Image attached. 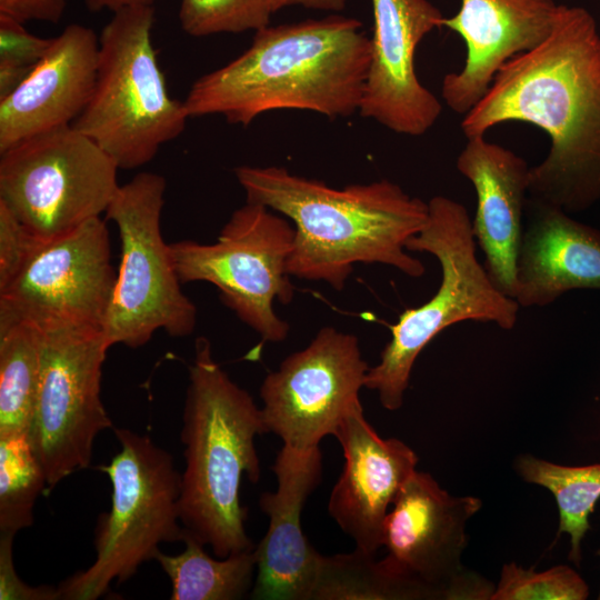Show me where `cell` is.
Instances as JSON below:
<instances>
[{
  "label": "cell",
  "mask_w": 600,
  "mask_h": 600,
  "mask_svg": "<svg viewBox=\"0 0 600 600\" xmlns=\"http://www.w3.org/2000/svg\"><path fill=\"white\" fill-rule=\"evenodd\" d=\"M519 121L543 130L529 197L568 213L600 200V34L583 8L559 4L549 36L507 61L461 122L467 138Z\"/></svg>",
  "instance_id": "obj_1"
},
{
  "label": "cell",
  "mask_w": 600,
  "mask_h": 600,
  "mask_svg": "<svg viewBox=\"0 0 600 600\" xmlns=\"http://www.w3.org/2000/svg\"><path fill=\"white\" fill-rule=\"evenodd\" d=\"M370 46L362 23L342 16L267 26L242 54L199 77L183 102L190 117L220 114L241 126L277 110L350 117L359 111Z\"/></svg>",
  "instance_id": "obj_2"
},
{
  "label": "cell",
  "mask_w": 600,
  "mask_h": 600,
  "mask_svg": "<svg viewBox=\"0 0 600 600\" xmlns=\"http://www.w3.org/2000/svg\"><path fill=\"white\" fill-rule=\"evenodd\" d=\"M234 174L248 202L292 221L290 276L341 291L359 262L390 266L411 278L426 273L407 242L426 224L428 202L399 184L383 179L337 189L277 166H240Z\"/></svg>",
  "instance_id": "obj_3"
},
{
  "label": "cell",
  "mask_w": 600,
  "mask_h": 600,
  "mask_svg": "<svg viewBox=\"0 0 600 600\" xmlns=\"http://www.w3.org/2000/svg\"><path fill=\"white\" fill-rule=\"evenodd\" d=\"M264 433L261 408L214 361L210 341L199 337L182 417L180 517L184 529L218 558L256 548L247 536L248 509L239 492L243 474L252 483L260 479L254 439Z\"/></svg>",
  "instance_id": "obj_4"
},
{
  "label": "cell",
  "mask_w": 600,
  "mask_h": 600,
  "mask_svg": "<svg viewBox=\"0 0 600 600\" xmlns=\"http://www.w3.org/2000/svg\"><path fill=\"white\" fill-rule=\"evenodd\" d=\"M423 228L407 242V250L433 256L441 281L423 304L406 309L390 326L391 338L370 367L364 387L377 392L382 407H402L413 364L420 352L444 329L463 321L491 322L513 329L520 306L503 293L477 257L472 220L466 207L448 197L428 201Z\"/></svg>",
  "instance_id": "obj_5"
},
{
  "label": "cell",
  "mask_w": 600,
  "mask_h": 600,
  "mask_svg": "<svg viewBox=\"0 0 600 600\" xmlns=\"http://www.w3.org/2000/svg\"><path fill=\"white\" fill-rule=\"evenodd\" d=\"M153 6L113 13L99 37L91 98L72 127L92 139L119 169L151 161L190 118L184 102L170 97L151 41Z\"/></svg>",
  "instance_id": "obj_6"
},
{
  "label": "cell",
  "mask_w": 600,
  "mask_h": 600,
  "mask_svg": "<svg viewBox=\"0 0 600 600\" xmlns=\"http://www.w3.org/2000/svg\"><path fill=\"white\" fill-rule=\"evenodd\" d=\"M114 433L120 449L98 467L108 474L112 494L96 527V560L59 584L60 599L96 600L112 581L121 583L154 560L162 542L183 539L181 473L172 456L146 434L123 428Z\"/></svg>",
  "instance_id": "obj_7"
},
{
  "label": "cell",
  "mask_w": 600,
  "mask_h": 600,
  "mask_svg": "<svg viewBox=\"0 0 600 600\" xmlns=\"http://www.w3.org/2000/svg\"><path fill=\"white\" fill-rule=\"evenodd\" d=\"M166 179L140 172L120 186L106 213L118 228L121 262L101 331L108 348L146 344L158 330L181 338L196 327L197 308L182 292L170 244L162 238Z\"/></svg>",
  "instance_id": "obj_8"
},
{
  "label": "cell",
  "mask_w": 600,
  "mask_h": 600,
  "mask_svg": "<svg viewBox=\"0 0 600 600\" xmlns=\"http://www.w3.org/2000/svg\"><path fill=\"white\" fill-rule=\"evenodd\" d=\"M294 233L286 217L246 201L214 243L183 240L170 244V250L181 283H212L222 302L263 341L280 342L288 337L289 324L273 303L293 299L288 260Z\"/></svg>",
  "instance_id": "obj_9"
},
{
  "label": "cell",
  "mask_w": 600,
  "mask_h": 600,
  "mask_svg": "<svg viewBox=\"0 0 600 600\" xmlns=\"http://www.w3.org/2000/svg\"><path fill=\"white\" fill-rule=\"evenodd\" d=\"M0 154V201L43 241L100 217L120 188L114 160L72 126Z\"/></svg>",
  "instance_id": "obj_10"
},
{
  "label": "cell",
  "mask_w": 600,
  "mask_h": 600,
  "mask_svg": "<svg viewBox=\"0 0 600 600\" xmlns=\"http://www.w3.org/2000/svg\"><path fill=\"white\" fill-rule=\"evenodd\" d=\"M40 332L39 383L28 437L47 486L52 488L88 468L97 436L112 428L101 400L102 366L109 348L98 328Z\"/></svg>",
  "instance_id": "obj_11"
},
{
  "label": "cell",
  "mask_w": 600,
  "mask_h": 600,
  "mask_svg": "<svg viewBox=\"0 0 600 600\" xmlns=\"http://www.w3.org/2000/svg\"><path fill=\"white\" fill-rule=\"evenodd\" d=\"M481 507L479 498L452 496L417 470L386 517L384 558L423 599L490 600L494 586L461 560L467 523Z\"/></svg>",
  "instance_id": "obj_12"
},
{
  "label": "cell",
  "mask_w": 600,
  "mask_h": 600,
  "mask_svg": "<svg viewBox=\"0 0 600 600\" xmlns=\"http://www.w3.org/2000/svg\"><path fill=\"white\" fill-rule=\"evenodd\" d=\"M116 278L107 224L92 218L42 241L16 279L0 290V330L19 323L40 330L101 329Z\"/></svg>",
  "instance_id": "obj_13"
},
{
  "label": "cell",
  "mask_w": 600,
  "mask_h": 600,
  "mask_svg": "<svg viewBox=\"0 0 600 600\" xmlns=\"http://www.w3.org/2000/svg\"><path fill=\"white\" fill-rule=\"evenodd\" d=\"M369 368L356 336L323 327L263 379L261 413L268 432L296 449L319 447L362 407L359 393Z\"/></svg>",
  "instance_id": "obj_14"
},
{
  "label": "cell",
  "mask_w": 600,
  "mask_h": 600,
  "mask_svg": "<svg viewBox=\"0 0 600 600\" xmlns=\"http://www.w3.org/2000/svg\"><path fill=\"white\" fill-rule=\"evenodd\" d=\"M373 34L359 113L407 136L426 133L441 113L439 99L419 80L416 51L444 17L428 0H371Z\"/></svg>",
  "instance_id": "obj_15"
},
{
  "label": "cell",
  "mask_w": 600,
  "mask_h": 600,
  "mask_svg": "<svg viewBox=\"0 0 600 600\" xmlns=\"http://www.w3.org/2000/svg\"><path fill=\"white\" fill-rule=\"evenodd\" d=\"M272 470L278 487L259 500L269 527L254 548L257 577L250 596L257 600H311L322 554L304 536L301 512L321 480V451L319 447L300 450L283 444Z\"/></svg>",
  "instance_id": "obj_16"
},
{
  "label": "cell",
  "mask_w": 600,
  "mask_h": 600,
  "mask_svg": "<svg viewBox=\"0 0 600 600\" xmlns=\"http://www.w3.org/2000/svg\"><path fill=\"white\" fill-rule=\"evenodd\" d=\"M334 437L343 450L344 467L328 511L356 549L376 556L389 508L417 471L418 456L397 438H381L362 407L346 417Z\"/></svg>",
  "instance_id": "obj_17"
},
{
  "label": "cell",
  "mask_w": 600,
  "mask_h": 600,
  "mask_svg": "<svg viewBox=\"0 0 600 600\" xmlns=\"http://www.w3.org/2000/svg\"><path fill=\"white\" fill-rule=\"evenodd\" d=\"M558 7L554 0H461L459 11L442 21L467 49L462 69L442 80L446 104L462 114L472 109L507 61L549 36Z\"/></svg>",
  "instance_id": "obj_18"
},
{
  "label": "cell",
  "mask_w": 600,
  "mask_h": 600,
  "mask_svg": "<svg viewBox=\"0 0 600 600\" xmlns=\"http://www.w3.org/2000/svg\"><path fill=\"white\" fill-rule=\"evenodd\" d=\"M99 38L71 23L52 38L30 76L0 100V152L40 133L72 126L97 79Z\"/></svg>",
  "instance_id": "obj_19"
},
{
  "label": "cell",
  "mask_w": 600,
  "mask_h": 600,
  "mask_svg": "<svg viewBox=\"0 0 600 600\" xmlns=\"http://www.w3.org/2000/svg\"><path fill=\"white\" fill-rule=\"evenodd\" d=\"M530 168L523 158L484 136L468 138L457 159L458 171L476 191L472 231L483 252V264L494 284L511 298L516 291Z\"/></svg>",
  "instance_id": "obj_20"
},
{
  "label": "cell",
  "mask_w": 600,
  "mask_h": 600,
  "mask_svg": "<svg viewBox=\"0 0 600 600\" xmlns=\"http://www.w3.org/2000/svg\"><path fill=\"white\" fill-rule=\"evenodd\" d=\"M513 299L546 307L577 289L600 290V230L528 198Z\"/></svg>",
  "instance_id": "obj_21"
},
{
  "label": "cell",
  "mask_w": 600,
  "mask_h": 600,
  "mask_svg": "<svg viewBox=\"0 0 600 600\" xmlns=\"http://www.w3.org/2000/svg\"><path fill=\"white\" fill-rule=\"evenodd\" d=\"M184 550L169 556L161 550L154 560L170 578L172 600H238L252 590L256 567L254 549L213 559L203 546L184 529Z\"/></svg>",
  "instance_id": "obj_22"
},
{
  "label": "cell",
  "mask_w": 600,
  "mask_h": 600,
  "mask_svg": "<svg viewBox=\"0 0 600 600\" xmlns=\"http://www.w3.org/2000/svg\"><path fill=\"white\" fill-rule=\"evenodd\" d=\"M517 473L526 482L548 489L558 507L557 537L570 538L569 559L581 562V542L590 529V516L600 500V463L562 466L531 454H521L514 463Z\"/></svg>",
  "instance_id": "obj_23"
},
{
  "label": "cell",
  "mask_w": 600,
  "mask_h": 600,
  "mask_svg": "<svg viewBox=\"0 0 600 600\" xmlns=\"http://www.w3.org/2000/svg\"><path fill=\"white\" fill-rule=\"evenodd\" d=\"M41 332L29 323L0 330V436L28 432L37 399Z\"/></svg>",
  "instance_id": "obj_24"
},
{
  "label": "cell",
  "mask_w": 600,
  "mask_h": 600,
  "mask_svg": "<svg viewBox=\"0 0 600 600\" xmlns=\"http://www.w3.org/2000/svg\"><path fill=\"white\" fill-rule=\"evenodd\" d=\"M386 558L356 549L322 556L311 600H421Z\"/></svg>",
  "instance_id": "obj_25"
},
{
  "label": "cell",
  "mask_w": 600,
  "mask_h": 600,
  "mask_svg": "<svg viewBox=\"0 0 600 600\" xmlns=\"http://www.w3.org/2000/svg\"><path fill=\"white\" fill-rule=\"evenodd\" d=\"M47 477L28 432L0 436V533L16 534L33 523V507Z\"/></svg>",
  "instance_id": "obj_26"
},
{
  "label": "cell",
  "mask_w": 600,
  "mask_h": 600,
  "mask_svg": "<svg viewBox=\"0 0 600 600\" xmlns=\"http://www.w3.org/2000/svg\"><path fill=\"white\" fill-rule=\"evenodd\" d=\"M273 14L269 0H181L179 21L192 37L258 31Z\"/></svg>",
  "instance_id": "obj_27"
},
{
  "label": "cell",
  "mask_w": 600,
  "mask_h": 600,
  "mask_svg": "<svg viewBox=\"0 0 600 600\" xmlns=\"http://www.w3.org/2000/svg\"><path fill=\"white\" fill-rule=\"evenodd\" d=\"M589 587L572 568L560 564L538 572L503 564L490 600H586Z\"/></svg>",
  "instance_id": "obj_28"
},
{
  "label": "cell",
  "mask_w": 600,
  "mask_h": 600,
  "mask_svg": "<svg viewBox=\"0 0 600 600\" xmlns=\"http://www.w3.org/2000/svg\"><path fill=\"white\" fill-rule=\"evenodd\" d=\"M52 42L28 32L23 23L0 14V100L33 71Z\"/></svg>",
  "instance_id": "obj_29"
},
{
  "label": "cell",
  "mask_w": 600,
  "mask_h": 600,
  "mask_svg": "<svg viewBox=\"0 0 600 600\" xmlns=\"http://www.w3.org/2000/svg\"><path fill=\"white\" fill-rule=\"evenodd\" d=\"M42 241L0 201V290L16 279Z\"/></svg>",
  "instance_id": "obj_30"
},
{
  "label": "cell",
  "mask_w": 600,
  "mask_h": 600,
  "mask_svg": "<svg viewBox=\"0 0 600 600\" xmlns=\"http://www.w3.org/2000/svg\"><path fill=\"white\" fill-rule=\"evenodd\" d=\"M14 536L0 533V600L60 599L58 588L50 586L30 587L18 577L12 551Z\"/></svg>",
  "instance_id": "obj_31"
},
{
  "label": "cell",
  "mask_w": 600,
  "mask_h": 600,
  "mask_svg": "<svg viewBox=\"0 0 600 600\" xmlns=\"http://www.w3.org/2000/svg\"><path fill=\"white\" fill-rule=\"evenodd\" d=\"M66 7L67 0H0V14L21 23L31 20L58 23Z\"/></svg>",
  "instance_id": "obj_32"
},
{
  "label": "cell",
  "mask_w": 600,
  "mask_h": 600,
  "mask_svg": "<svg viewBox=\"0 0 600 600\" xmlns=\"http://www.w3.org/2000/svg\"><path fill=\"white\" fill-rule=\"evenodd\" d=\"M347 2L348 0H269L273 13L282 8L292 6L338 12L344 9Z\"/></svg>",
  "instance_id": "obj_33"
},
{
  "label": "cell",
  "mask_w": 600,
  "mask_h": 600,
  "mask_svg": "<svg viewBox=\"0 0 600 600\" xmlns=\"http://www.w3.org/2000/svg\"><path fill=\"white\" fill-rule=\"evenodd\" d=\"M154 1L156 0H84V3L92 12L108 9L114 13L128 7L153 6Z\"/></svg>",
  "instance_id": "obj_34"
},
{
  "label": "cell",
  "mask_w": 600,
  "mask_h": 600,
  "mask_svg": "<svg viewBox=\"0 0 600 600\" xmlns=\"http://www.w3.org/2000/svg\"><path fill=\"white\" fill-rule=\"evenodd\" d=\"M597 554L600 557V549L597 551ZM598 599L600 600V591H599V594H598Z\"/></svg>",
  "instance_id": "obj_35"
}]
</instances>
